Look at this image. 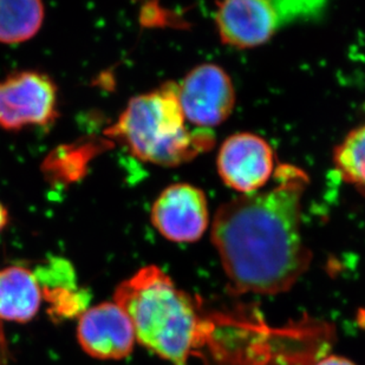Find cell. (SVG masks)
<instances>
[{"mask_svg":"<svg viewBox=\"0 0 365 365\" xmlns=\"http://www.w3.org/2000/svg\"><path fill=\"white\" fill-rule=\"evenodd\" d=\"M273 186L217 208L210 238L235 294L273 296L298 283L312 262L302 233V202L310 176L278 165Z\"/></svg>","mask_w":365,"mask_h":365,"instance_id":"1","label":"cell"},{"mask_svg":"<svg viewBox=\"0 0 365 365\" xmlns=\"http://www.w3.org/2000/svg\"><path fill=\"white\" fill-rule=\"evenodd\" d=\"M113 300L130 318L136 341L172 365H190L215 332V316L208 318L197 299L155 265L123 280Z\"/></svg>","mask_w":365,"mask_h":365,"instance_id":"2","label":"cell"},{"mask_svg":"<svg viewBox=\"0 0 365 365\" xmlns=\"http://www.w3.org/2000/svg\"><path fill=\"white\" fill-rule=\"evenodd\" d=\"M186 123L178 84L167 83L133 97L106 135L143 163L176 167L208 152L215 143L210 129H190Z\"/></svg>","mask_w":365,"mask_h":365,"instance_id":"3","label":"cell"},{"mask_svg":"<svg viewBox=\"0 0 365 365\" xmlns=\"http://www.w3.org/2000/svg\"><path fill=\"white\" fill-rule=\"evenodd\" d=\"M215 5L219 37L235 48H258L289 25L319 21L327 7L321 0H228Z\"/></svg>","mask_w":365,"mask_h":365,"instance_id":"4","label":"cell"},{"mask_svg":"<svg viewBox=\"0 0 365 365\" xmlns=\"http://www.w3.org/2000/svg\"><path fill=\"white\" fill-rule=\"evenodd\" d=\"M57 104V86L48 75L28 70L0 81V127L5 130L52 123Z\"/></svg>","mask_w":365,"mask_h":365,"instance_id":"5","label":"cell"},{"mask_svg":"<svg viewBox=\"0 0 365 365\" xmlns=\"http://www.w3.org/2000/svg\"><path fill=\"white\" fill-rule=\"evenodd\" d=\"M180 104L187 122L201 129L224 123L235 107L231 77L215 64H201L178 84Z\"/></svg>","mask_w":365,"mask_h":365,"instance_id":"6","label":"cell"},{"mask_svg":"<svg viewBox=\"0 0 365 365\" xmlns=\"http://www.w3.org/2000/svg\"><path fill=\"white\" fill-rule=\"evenodd\" d=\"M217 168L225 185L240 195L257 193L274 175L276 154L265 138L238 133L221 145Z\"/></svg>","mask_w":365,"mask_h":365,"instance_id":"7","label":"cell"},{"mask_svg":"<svg viewBox=\"0 0 365 365\" xmlns=\"http://www.w3.org/2000/svg\"><path fill=\"white\" fill-rule=\"evenodd\" d=\"M150 220L156 231L170 242H197L210 226L207 197L190 183L172 185L153 203Z\"/></svg>","mask_w":365,"mask_h":365,"instance_id":"8","label":"cell"},{"mask_svg":"<svg viewBox=\"0 0 365 365\" xmlns=\"http://www.w3.org/2000/svg\"><path fill=\"white\" fill-rule=\"evenodd\" d=\"M76 334L83 351L101 361L127 359L138 343L130 318L114 300L83 311Z\"/></svg>","mask_w":365,"mask_h":365,"instance_id":"9","label":"cell"},{"mask_svg":"<svg viewBox=\"0 0 365 365\" xmlns=\"http://www.w3.org/2000/svg\"><path fill=\"white\" fill-rule=\"evenodd\" d=\"M43 289L35 272L23 266L0 269V322L28 323L41 309Z\"/></svg>","mask_w":365,"mask_h":365,"instance_id":"10","label":"cell"},{"mask_svg":"<svg viewBox=\"0 0 365 365\" xmlns=\"http://www.w3.org/2000/svg\"><path fill=\"white\" fill-rule=\"evenodd\" d=\"M38 0H0V43L17 44L34 38L44 21Z\"/></svg>","mask_w":365,"mask_h":365,"instance_id":"11","label":"cell"},{"mask_svg":"<svg viewBox=\"0 0 365 365\" xmlns=\"http://www.w3.org/2000/svg\"><path fill=\"white\" fill-rule=\"evenodd\" d=\"M334 165L341 179L365 192V123L350 131L336 147Z\"/></svg>","mask_w":365,"mask_h":365,"instance_id":"12","label":"cell"},{"mask_svg":"<svg viewBox=\"0 0 365 365\" xmlns=\"http://www.w3.org/2000/svg\"><path fill=\"white\" fill-rule=\"evenodd\" d=\"M314 365H356L351 362L350 359L341 357V356L330 355L324 359H319L316 364Z\"/></svg>","mask_w":365,"mask_h":365,"instance_id":"13","label":"cell"},{"mask_svg":"<svg viewBox=\"0 0 365 365\" xmlns=\"http://www.w3.org/2000/svg\"><path fill=\"white\" fill-rule=\"evenodd\" d=\"M10 217H9V210L6 207L4 206L3 203L0 202V233L5 230L7 224H9Z\"/></svg>","mask_w":365,"mask_h":365,"instance_id":"14","label":"cell"},{"mask_svg":"<svg viewBox=\"0 0 365 365\" xmlns=\"http://www.w3.org/2000/svg\"><path fill=\"white\" fill-rule=\"evenodd\" d=\"M0 341H1V339H0ZM0 344H1V341H0Z\"/></svg>","mask_w":365,"mask_h":365,"instance_id":"15","label":"cell"}]
</instances>
